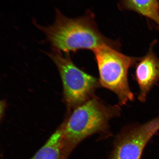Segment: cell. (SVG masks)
I'll return each mask as SVG.
<instances>
[{"label": "cell", "mask_w": 159, "mask_h": 159, "mask_svg": "<svg viewBox=\"0 0 159 159\" xmlns=\"http://www.w3.org/2000/svg\"><path fill=\"white\" fill-rule=\"evenodd\" d=\"M48 54L58 70L65 102L70 108L74 109L94 96L101 86L99 79L79 68L68 55L65 57L55 51Z\"/></svg>", "instance_id": "4"}, {"label": "cell", "mask_w": 159, "mask_h": 159, "mask_svg": "<svg viewBox=\"0 0 159 159\" xmlns=\"http://www.w3.org/2000/svg\"><path fill=\"white\" fill-rule=\"evenodd\" d=\"M135 77L140 91L139 100L144 102L151 89L159 80V59L152 48L144 57L139 59Z\"/></svg>", "instance_id": "6"}, {"label": "cell", "mask_w": 159, "mask_h": 159, "mask_svg": "<svg viewBox=\"0 0 159 159\" xmlns=\"http://www.w3.org/2000/svg\"><path fill=\"white\" fill-rule=\"evenodd\" d=\"M121 5L124 9L136 12L151 19L159 26V2L156 0L122 1Z\"/></svg>", "instance_id": "8"}, {"label": "cell", "mask_w": 159, "mask_h": 159, "mask_svg": "<svg viewBox=\"0 0 159 159\" xmlns=\"http://www.w3.org/2000/svg\"><path fill=\"white\" fill-rule=\"evenodd\" d=\"M36 25L45 33L54 51L57 52L67 53L81 49L94 51L105 45L116 48L118 45L100 33L91 15L70 18L56 9L52 25Z\"/></svg>", "instance_id": "1"}, {"label": "cell", "mask_w": 159, "mask_h": 159, "mask_svg": "<svg viewBox=\"0 0 159 159\" xmlns=\"http://www.w3.org/2000/svg\"><path fill=\"white\" fill-rule=\"evenodd\" d=\"M118 105L107 104L94 96L77 107L65 124H62L63 143L70 155L85 139L98 134L109 136V121L120 114Z\"/></svg>", "instance_id": "2"}, {"label": "cell", "mask_w": 159, "mask_h": 159, "mask_svg": "<svg viewBox=\"0 0 159 159\" xmlns=\"http://www.w3.org/2000/svg\"><path fill=\"white\" fill-rule=\"evenodd\" d=\"M5 103L4 102V101H1V118H2V115H3V112H4V111L5 109Z\"/></svg>", "instance_id": "9"}, {"label": "cell", "mask_w": 159, "mask_h": 159, "mask_svg": "<svg viewBox=\"0 0 159 159\" xmlns=\"http://www.w3.org/2000/svg\"><path fill=\"white\" fill-rule=\"evenodd\" d=\"M159 130V117L143 124L124 127L115 139L109 159H140L145 147Z\"/></svg>", "instance_id": "5"}, {"label": "cell", "mask_w": 159, "mask_h": 159, "mask_svg": "<svg viewBox=\"0 0 159 159\" xmlns=\"http://www.w3.org/2000/svg\"><path fill=\"white\" fill-rule=\"evenodd\" d=\"M93 51L98 66L101 86L116 94L120 105L134 101V95L129 87L128 73L138 59L123 54L106 45Z\"/></svg>", "instance_id": "3"}, {"label": "cell", "mask_w": 159, "mask_h": 159, "mask_svg": "<svg viewBox=\"0 0 159 159\" xmlns=\"http://www.w3.org/2000/svg\"><path fill=\"white\" fill-rule=\"evenodd\" d=\"M69 156L63 143L61 125L31 159H68Z\"/></svg>", "instance_id": "7"}]
</instances>
